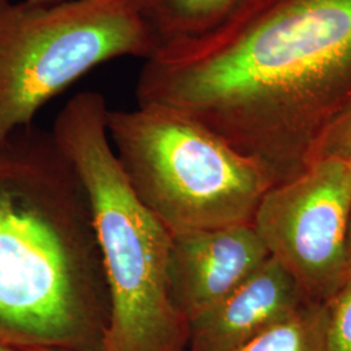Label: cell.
<instances>
[{"label": "cell", "mask_w": 351, "mask_h": 351, "mask_svg": "<svg viewBox=\"0 0 351 351\" xmlns=\"http://www.w3.org/2000/svg\"><path fill=\"white\" fill-rule=\"evenodd\" d=\"M351 69V0H291L158 47L139 71L138 104L186 114L263 168L274 185L308 165L306 150Z\"/></svg>", "instance_id": "cell-1"}, {"label": "cell", "mask_w": 351, "mask_h": 351, "mask_svg": "<svg viewBox=\"0 0 351 351\" xmlns=\"http://www.w3.org/2000/svg\"><path fill=\"white\" fill-rule=\"evenodd\" d=\"M110 294L86 190L52 133L0 147V342L103 351Z\"/></svg>", "instance_id": "cell-2"}, {"label": "cell", "mask_w": 351, "mask_h": 351, "mask_svg": "<svg viewBox=\"0 0 351 351\" xmlns=\"http://www.w3.org/2000/svg\"><path fill=\"white\" fill-rule=\"evenodd\" d=\"M98 91L75 94L52 136L86 190L110 294L103 351H188L189 322L168 281L172 234L142 204L117 160Z\"/></svg>", "instance_id": "cell-3"}, {"label": "cell", "mask_w": 351, "mask_h": 351, "mask_svg": "<svg viewBox=\"0 0 351 351\" xmlns=\"http://www.w3.org/2000/svg\"><path fill=\"white\" fill-rule=\"evenodd\" d=\"M107 130L134 194L171 234L252 224L272 186L259 164L172 108L110 110Z\"/></svg>", "instance_id": "cell-4"}, {"label": "cell", "mask_w": 351, "mask_h": 351, "mask_svg": "<svg viewBox=\"0 0 351 351\" xmlns=\"http://www.w3.org/2000/svg\"><path fill=\"white\" fill-rule=\"evenodd\" d=\"M158 47L141 0H0V147L94 68Z\"/></svg>", "instance_id": "cell-5"}, {"label": "cell", "mask_w": 351, "mask_h": 351, "mask_svg": "<svg viewBox=\"0 0 351 351\" xmlns=\"http://www.w3.org/2000/svg\"><path fill=\"white\" fill-rule=\"evenodd\" d=\"M350 213L351 160L320 158L265 191L252 226L304 295L328 303L348 282Z\"/></svg>", "instance_id": "cell-6"}, {"label": "cell", "mask_w": 351, "mask_h": 351, "mask_svg": "<svg viewBox=\"0 0 351 351\" xmlns=\"http://www.w3.org/2000/svg\"><path fill=\"white\" fill-rule=\"evenodd\" d=\"M269 258L252 224L172 234L169 294L188 322L223 301Z\"/></svg>", "instance_id": "cell-7"}, {"label": "cell", "mask_w": 351, "mask_h": 351, "mask_svg": "<svg viewBox=\"0 0 351 351\" xmlns=\"http://www.w3.org/2000/svg\"><path fill=\"white\" fill-rule=\"evenodd\" d=\"M307 302L294 277L269 256L223 301L189 322L188 351H239Z\"/></svg>", "instance_id": "cell-8"}, {"label": "cell", "mask_w": 351, "mask_h": 351, "mask_svg": "<svg viewBox=\"0 0 351 351\" xmlns=\"http://www.w3.org/2000/svg\"><path fill=\"white\" fill-rule=\"evenodd\" d=\"M243 0H141V11L159 46L198 37L223 23Z\"/></svg>", "instance_id": "cell-9"}, {"label": "cell", "mask_w": 351, "mask_h": 351, "mask_svg": "<svg viewBox=\"0 0 351 351\" xmlns=\"http://www.w3.org/2000/svg\"><path fill=\"white\" fill-rule=\"evenodd\" d=\"M328 306L307 302L277 326L269 328L239 351H328Z\"/></svg>", "instance_id": "cell-10"}, {"label": "cell", "mask_w": 351, "mask_h": 351, "mask_svg": "<svg viewBox=\"0 0 351 351\" xmlns=\"http://www.w3.org/2000/svg\"><path fill=\"white\" fill-rule=\"evenodd\" d=\"M326 306L328 351H351V281Z\"/></svg>", "instance_id": "cell-11"}, {"label": "cell", "mask_w": 351, "mask_h": 351, "mask_svg": "<svg viewBox=\"0 0 351 351\" xmlns=\"http://www.w3.org/2000/svg\"><path fill=\"white\" fill-rule=\"evenodd\" d=\"M311 162L320 158H339L351 160V110L328 126ZM310 162V163H311Z\"/></svg>", "instance_id": "cell-12"}, {"label": "cell", "mask_w": 351, "mask_h": 351, "mask_svg": "<svg viewBox=\"0 0 351 351\" xmlns=\"http://www.w3.org/2000/svg\"><path fill=\"white\" fill-rule=\"evenodd\" d=\"M346 265H348V282L351 281V213L348 226V239H346ZM346 282V284H348Z\"/></svg>", "instance_id": "cell-13"}, {"label": "cell", "mask_w": 351, "mask_h": 351, "mask_svg": "<svg viewBox=\"0 0 351 351\" xmlns=\"http://www.w3.org/2000/svg\"><path fill=\"white\" fill-rule=\"evenodd\" d=\"M29 4H36V5H47V4H53L58 1H63V0H25Z\"/></svg>", "instance_id": "cell-14"}, {"label": "cell", "mask_w": 351, "mask_h": 351, "mask_svg": "<svg viewBox=\"0 0 351 351\" xmlns=\"http://www.w3.org/2000/svg\"><path fill=\"white\" fill-rule=\"evenodd\" d=\"M23 351H73L68 349H62V348H30Z\"/></svg>", "instance_id": "cell-15"}, {"label": "cell", "mask_w": 351, "mask_h": 351, "mask_svg": "<svg viewBox=\"0 0 351 351\" xmlns=\"http://www.w3.org/2000/svg\"><path fill=\"white\" fill-rule=\"evenodd\" d=\"M0 351H23L16 346L12 345H8V343H4V342H0Z\"/></svg>", "instance_id": "cell-16"}]
</instances>
